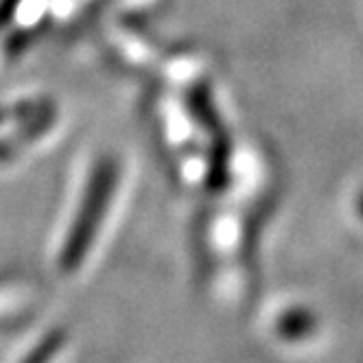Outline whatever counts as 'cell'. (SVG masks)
Here are the masks:
<instances>
[{"mask_svg": "<svg viewBox=\"0 0 363 363\" xmlns=\"http://www.w3.org/2000/svg\"><path fill=\"white\" fill-rule=\"evenodd\" d=\"M311 328H313V318L302 308L291 311V313L280 318V322H278V333L282 337H287V340H300V337H304Z\"/></svg>", "mask_w": 363, "mask_h": 363, "instance_id": "6da1fadb", "label": "cell"}, {"mask_svg": "<svg viewBox=\"0 0 363 363\" xmlns=\"http://www.w3.org/2000/svg\"><path fill=\"white\" fill-rule=\"evenodd\" d=\"M62 344H64V333L62 330L48 333L46 340L27 359H24L22 363H48L50 359H53V354L62 348Z\"/></svg>", "mask_w": 363, "mask_h": 363, "instance_id": "7a4b0ae2", "label": "cell"}]
</instances>
